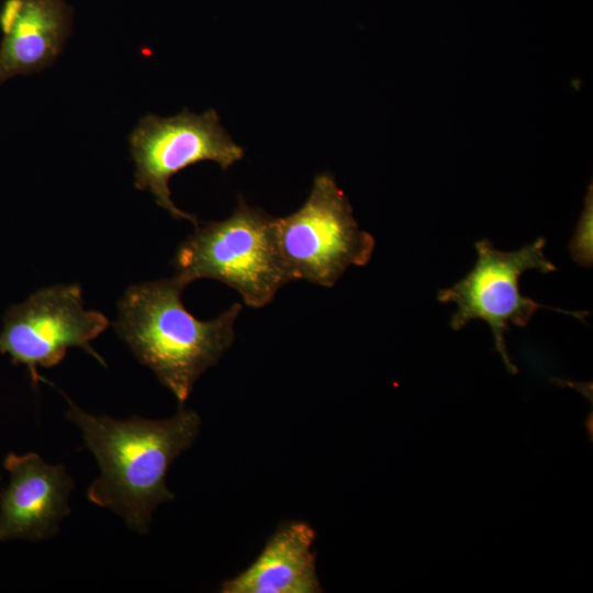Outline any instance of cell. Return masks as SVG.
Segmentation results:
<instances>
[{"label":"cell","instance_id":"1","mask_svg":"<svg viewBox=\"0 0 593 593\" xmlns=\"http://www.w3.org/2000/svg\"><path fill=\"white\" fill-rule=\"evenodd\" d=\"M65 399L66 417L79 428L99 467L87 489L88 500L115 513L130 529L147 534L154 511L175 499L167 486V472L195 441L199 414L183 405L166 419H115L86 412Z\"/></svg>","mask_w":593,"mask_h":593},{"label":"cell","instance_id":"2","mask_svg":"<svg viewBox=\"0 0 593 593\" xmlns=\"http://www.w3.org/2000/svg\"><path fill=\"white\" fill-rule=\"evenodd\" d=\"M188 284L175 275L133 284L118 303L114 328L136 359L149 368L183 406L194 383L232 346L242 311L232 304L219 316L201 321L182 302Z\"/></svg>","mask_w":593,"mask_h":593},{"label":"cell","instance_id":"3","mask_svg":"<svg viewBox=\"0 0 593 593\" xmlns=\"http://www.w3.org/2000/svg\"><path fill=\"white\" fill-rule=\"evenodd\" d=\"M275 221L239 198L228 217L198 224L180 243L172 261L176 276L187 284L199 279L221 281L236 290L249 307L269 304L291 281L279 251Z\"/></svg>","mask_w":593,"mask_h":593},{"label":"cell","instance_id":"4","mask_svg":"<svg viewBox=\"0 0 593 593\" xmlns=\"http://www.w3.org/2000/svg\"><path fill=\"white\" fill-rule=\"evenodd\" d=\"M276 237L292 280L332 288L350 266L367 265L374 250L371 234L359 228L344 191L329 174L315 176L295 212L276 217Z\"/></svg>","mask_w":593,"mask_h":593},{"label":"cell","instance_id":"5","mask_svg":"<svg viewBox=\"0 0 593 593\" xmlns=\"http://www.w3.org/2000/svg\"><path fill=\"white\" fill-rule=\"evenodd\" d=\"M545 246L546 239L538 237L521 249L503 251L482 238L474 244L478 257L473 268L451 287L438 291L440 302L457 306L449 323L454 331L461 329L472 320L488 323L495 349L511 373H516L517 368L512 363L505 345L510 324L526 326L539 309L556 310L583 322L588 315V312L547 306L521 294L519 278L525 271L548 273L557 270L545 256Z\"/></svg>","mask_w":593,"mask_h":593},{"label":"cell","instance_id":"6","mask_svg":"<svg viewBox=\"0 0 593 593\" xmlns=\"http://www.w3.org/2000/svg\"><path fill=\"white\" fill-rule=\"evenodd\" d=\"M128 143L135 164V188L149 191L172 217L188 220L194 226L199 224L197 216L172 202L170 178L205 160L226 170L244 156V149L231 138L213 109L201 114L184 109L169 118L147 114L130 134Z\"/></svg>","mask_w":593,"mask_h":593},{"label":"cell","instance_id":"7","mask_svg":"<svg viewBox=\"0 0 593 593\" xmlns=\"http://www.w3.org/2000/svg\"><path fill=\"white\" fill-rule=\"evenodd\" d=\"M109 324L103 313L83 307L78 283L45 287L5 311L0 354L8 355L14 365L24 366L36 388L43 380L38 367L58 365L71 347L81 348L105 365L91 342Z\"/></svg>","mask_w":593,"mask_h":593},{"label":"cell","instance_id":"8","mask_svg":"<svg viewBox=\"0 0 593 593\" xmlns=\"http://www.w3.org/2000/svg\"><path fill=\"white\" fill-rule=\"evenodd\" d=\"M9 482L0 493V542L38 541L58 533L69 514L75 486L64 465L47 463L40 455H7Z\"/></svg>","mask_w":593,"mask_h":593},{"label":"cell","instance_id":"9","mask_svg":"<svg viewBox=\"0 0 593 593\" xmlns=\"http://www.w3.org/2000/svg\"><path fill=\"white\" fill-rule=\"evenodd\" d=\"M0 85L49 66L70 31L63 0H5L0 10Z\"/></svg>","mask_w":593,"mask_h":593},{"label":"cell","instance_id":"10","mask_svg":"<svg viewBox=\"0 0 593 593\" xmlns=\"http://www.w3.org/2000/svg\"><path fill=\"white\" fill-rule=\"evenodd\" d=\"M314 529L304 522L281 525L267 540L258 558L235 578L226 580L222 593H320L316 574Z\"/></svg>","mask_w":593,"mask_h":593},{"label":"cell","instance_id":"11","mask_svg":"<svg viewBox=\"0 0 593 593\" xmlns=\"http://www.w3.org/2000/svg\"><path fill=\"white\" fill-rule=\"evenodd\" d=\"M593 199L592 184H590L584 209L578 222L575 232L570 242L569 250L572 259L582 267H591L593 260L592 253V226H593Z\"/></svg>","mask_w":593,"mask_h":593}]
</instances>
